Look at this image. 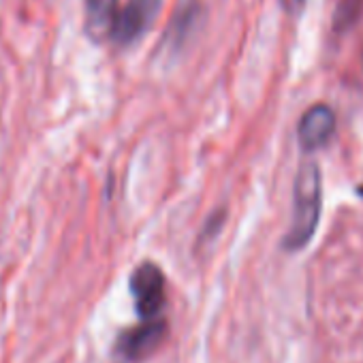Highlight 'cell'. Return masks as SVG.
<instances>
[{
    "mask_svg": "<svg viewBox=\"0 0 363 363\" xmlns=\"http://www.w3.org/2000/svg\"><path fill=\"white\" fill-rule=\"evenodd\" d=\"M335 133V113L329 105H312L299 120L297 139L303 152H316L329 143Z\"/></svg>",
    "mask_w": 363,
    "mask_h": 363,
    "instance_id": "5b68a950",
    "label": "cell"
},
{
    "mask_svg": "<svg viewBox=\"0 0 363 363\" xmlns=\"http://www.w3.org/2000/svg\"><path fill=\"white\" fill-rule=\"evenodd\" d=\"M130 295L135 303V312L141 323L162 318V310L167 306V289H164V274L158 265L145 261L141 263L130 276Z\"/></svg>",
    "mask_w": 363,
    "mask_h": 363,
    "instance_id": "7a4b0ae2",
    "label": "cell"
},
{
    "mask_svg": "<svg viewBox=\"0 0 363 363\" xmlns=\"http://www.w3.org/2000/svg\"><path fill=\"white\" fill-rule=\"evenodd\" d=\"M203 20V5L201 0H189V3L182 5L173 20L169 22L167 28V45L169 48H179L189 41V37L193 35V30L201 24Z\"/></svg>",
    "mask_w": 363,
    "mask_h": 363,
    "instance_id": "52a82bcc",
    "label": "cell"
},
{
    "mask_svg": "<svg viewBox=\"0 0 363 363\" xmlns=\"http://www.w3.org/2000/svg\"><path fill=\"white\" fill-rule=\"evenodd\" d=\"M357 193H359V195L363 197V186H359V189H357Z\"/></svg>",
    "mask_w": 363,
    "mask_h": 363,
    "instance_id": "ba28073f",
    "label": "cell"
},
{
    "mask_svg": "<svg viewBox=\"0 0 363 363\" xmlns=\"http://www.w3.org/2000/svg\"><path fill=\"white\" fill-rule=\"evenodd\" d=\"M118 16V0H84V33L94 43H103L111 39Z\"/></svg>",
    "mask_w": 363,
    "mask_h": 363,
    "instance_id": "8992f818",
    "label": "cell"
},
{
    "mask_svg": "<svg viewBox=\"0 0 363 363\" xmlns=\"http://www.w3.org/2000/svg\"><path fill=\"white\" fill-rule=\"evenodd\" d=\"M162 3L164 0H128L120 9L111 41L118 48H128L139 41L152 28Z\"/></svg>",
    "mask_w": 363,
    "mask_h": 363,
    "instance_id": "277c9868",
    "label": "cell"
},
{
    "mask_svg": "<svg viewBox=\"0 0 363 363\" xmlns=\"http://www.w3.org/2000/svg\"><path fill=\"white\" fill-rule=\"evenodd\" d=\"M167 320H147L122 331L116 340V352L126 363H141L150 359L167 337Z\"/></svg>",
    "mask_w": 363,
    "mask_h": 363,
    "instance_id": "3957f363",
    "label": "cell"
},
{
    "mask_svg": "<svg viewBox=\"0 0 363 363\" xmlns=\"http://www.w3.org/2000/svg\"><path fill=\"white\" fill-rule=\"evenodd\" d=\"M323 177L316 162L308 160L299 167L293 186V223L282 240L284 250L295 252L310 244L320 220Z\"/></svg>",
    "mask_w": 363,
    "mask_h": 363,
    "instance_id": "6da1fadb",
    "label": "cell"
}]
</instances>
